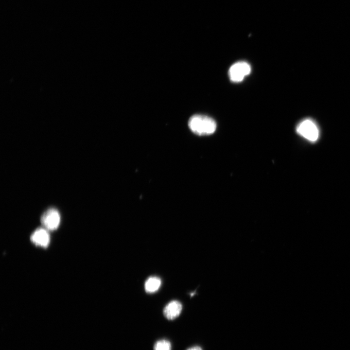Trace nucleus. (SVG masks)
Here are the masks:
<instances>
[{
    "instance_id": "obj_3",
    "label": "nucleus",
    "mask_w": 350,
    "mask_h": 350,
    "mask_svg": "<svg viewBox=\"0 0 350 350\" xmlns=\"http://www.w3.org/2000/svg\"><path fill=\"white\" fill-rule=\"evenodd\" d=\"M250 65L245 61H239L234 63L228 70L229 78L233 82L242 81L251 72Z\"/></svg>"
},
{
    "instance_id": "obj_7",
    "label": "nucleus",
    "mask_w": 350,
    "mask_h": 350,
    "mask_svg": "<svg viewBox=\"0 0 350 350\" xmlns=\"http://www.w3.org/2000/svg\"><path fill=\"white\" fill-rule=\"evenodd\" d=\"M161 284V280L159 277H150L145 282V290L148 293H155L159 289Z\"/></svg>"
},
{
    "instance_id": "obj_2",
    "label": "nucleus",
    "mask_w": 350,
    "mask_h": 350,
    "mask_svg": "<svg viewBox=\"0 0 350 350\" xmlns=\"http://www.w3.org/2000/svg\"><path fill=\"white\" fill-rule=\"evenodd\" d=\"M297 133L311 142L316 141L319 137V129L315 123L311 119H306L297 125Z\"/></svg>"
},
{
    "instance_id": "obj_4",
    "label": "nucleus",
    "mask_w": 350,
    "mask_h": 350,
    "mask_svg": "<svg viewBox=\"0 0 350 350\" xmlns=\"http://www.w3.org/2000/svg\"><path fill=\"white\" fill-rule=\"evenodd\" d=\"M60 213L54 208L47 210L41 217L42 225L48 230L52 231L56 229L60 225Z\"/></svg>"
},
{
    "instance_id": "obj_9",
    "label": "nucleus",
    "mask_w": 350,
    "mask_h": 350,
    "mask_svg": "<svg viewBox=\"0 0 350 350\" xmlns=\"http://www.w3.org/2000/svg\"><path fill=\"white\" fill-rule=\"evenodd\" d=\"M187 350H202V349L199 346H194L187 349Z\"/></svg>"
},
{
    "instance_id": "obj_1",
    "label": "nucleus",
    "mask_w": 350,
    "mask_h": 350,
    "mask_svg": "<svg viewBox=\"0 0 350 350\" xmlns=\"http://www.w3.org/2000/svg\"><path fill=\"white\" fill-rule=\"evenodd\" d=\"M188 126L193 133L200 136L211 135L216 129V123L212 118L200 114L192 116L188 121Z\"/></svg>"
},
{
    "instance_id": "obj_5",
    "label": "nucleus",
    "mask_w": 350,
    "mask_h": 350,
    "mask_svg": "<svg viewBox=\"0 0 350 350\" xmlns=\"http://www.w3.org/2000/svg\"><path fill=\"white\" fill-rule=\"evenodd\" d=\"M30 238L35 245L42 247H47L50 242V234L45 228L36 229L33 232Z\"/></svg>"
},
{
    "instance_id": "obj_8",
    "label": "nucleus",
    "mask_w": 350,
    "mask_h": 350,
    "mask_svg": "<svg viewBox=\"0 0 350 350\" xmlns=\"http://www.w3.org/2000/svg\"><path fill=\"white\" fill-rule=\"evenodd\" d=\"M172 346L170 341L161 339L157 341L154 345V350H171Z\"/></svg>"
},
{
    "instance_id": "obj_6",
    "label": "nucleus",
    "mask_w": 350,
    "mask_h": 350,
    "mask_svg": "<svg viewBox=\"0 0 350 350\" xmlns=\"http://www.w3.org/2000/svg\"><path fill=\"white\" fill-rule=\"evenodd\" d=\"M182 310V305L178 300H172L169 302L163 309V315L168 320H173L177 318Z\"/></svg>"
}]
</instances>
